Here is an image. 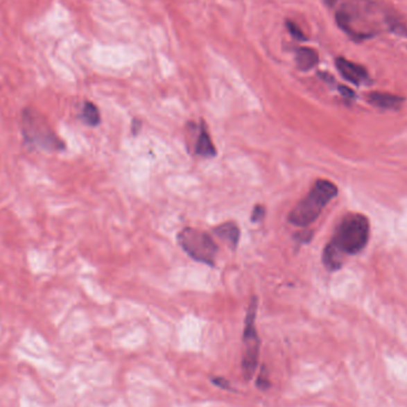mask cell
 <instances>
[{
	"instance_id": "cell-1",
	"label": "cell",
	"mask_w": 407,
	"mask_h": 407,
	"mask_svg": "<svg viewBox=\"0 0 407 407\" xmlns=\"http://www.w3.org/2000/svg\"><path fill=\"white\" fill-rule=\"evenodd\" d=\"M336 21L345 34L357 41L373 37L383 29L397 30L398 33L401 29L399 23L370 0H352L340 6L336 12Z\"/></svg>"
},
{
	"instance_id": "cell-2",
	"label": "cell",
	"mask_w": 407,
	"mask_h": 407,
	"mask_svg": "<svg viewBox=\"0 0 407 407\" xmlns=\"http://www.w3.org/2000/svg\"><path fill=\"white\" fill-rule=\"evenodd\" d=\"M370 220L361 214H349L342 219L336 234L324 249L323 262L327 268L336 270L345 255H355L370 241Z\"/></svg>"
},
{
	"instance_id": "cell-3",
	"label": "cell",
	"mask_w": 407,
	"mask_h": 407,
	"mask_svg": "<svg viewBox=\"0 0 407 407\" xmlns=\"http://www.w3.org/2000/svg\"><path fill=\"white\" fill-rule=\"evenodd\" d=\"M338 193V189L331 181L320 179L312 186L306 197L294 206L288 222L294 227H306L318 218L322 211Z\"/></svg>"
},
{
	"instance_id": "cell-4",
	"label": "cell",
	"mask_w": 407,
	"mask_h": 407,
	"mask_svg": "<svg viewBox=\"0 0 407 407\" xmlns=\"http://www.w3.org/2000/svg\"><path fill=\"white\" fill-rule=\"evenodd\" d=\"M21 134L30 147L46 153H58L66 148V144L55 132L46 118L31 107H26L21 114Z\"/></svg>"
},
{
	"instance_id": "cell-5",
	"label": "cell",
	"mask_w": 407,
	"mask_h": 407,
	"mask_svg": "<svg viewBox=\"0 0 407 407\" xmlns=\"http://www.w3.org/2000/svg\"><path fill=\"white\" fill-rule=\"evenodd\" d=\"M177 242L184 252L197 262L214 266L218 245L205 231L185 227L177 234Z\"/></svg>"
},
{
	"instance_id": "cell-6",
	"label": "cell",
	"mask_w": 407,
	"mask_h": 407,
	"mask_svg": "<svg viewBox=\"0 0 407 407\" xmlns=\"http://www.w3.org/2000/svg\"><path fill=\"white\" fill-rule=\"evenodd\" d=\"M257 298L252 297L249 304L247 317L244 322L243 343L245 347L243 357H242V368H243L245 380L252 379L257 370L260 356V338L257 330Z\"/></svg>"
},
{
	"instance_id": "cell-7",
	"label": "cell",
	"mask_w": 407,
	"mask_h": 407,
	"mask_svg": "<svg viewBox=\"0 0 407 407\" xmlns=\"http://www.w3.org/2000/svg\"><path fill=\"white\" fill-rule=\"evenodd\" d=\"M336 68L345 80L354 85H360L368 79V71L361 64L349 61L345 58H337Z\"/></svg>"
},
{
	"instance_id": "cell-8",
	"label": "cell",
	"mask_w": 407,
	"mask_h": 407,
	"mask_svg": "<svg viewBox=\"0 0 407 407\" xmlns=\"http://www.w3.org/2000/svg\"><path fill=\"white\" fill-rule=\"evenodd\" d=\"M214 234L222 239L223 242H225L229 245V248L232 250L237 248L239 239H241V231L236 223H223L218 227H214Z\"/></svg>"
},
{
	"instance_id": "cell-9",
	"label": "cell",
	"mask_w": 407,
	"mask_h": 407,
	"mask_svg": "<svg viewBox=\"0 0 407 407\" xmlns=\"http://www.w3.org/2000/svg\"><path fill=\"white\" fill-rule=\"evenodd\" d=\"M194 153L199 156H204V157H214L217 155V150L214 147V142L211 139L210 134L207 131L206 124L202 122L200 128H199V134H198L197 142H196V147H194Z\"/></svg>"
},
{
	"instance_id": "cell-10",
	"label": "cell",
	"mask_w": 407,
	"mask_h": 407,
	"mask_svg": "<svg viewBox=\"0 0 407 407\" xmlns=\"http://www.w3.org/2000/svg\"><path fill=\"white\" fill-rule=\"evenodd\" d=\"M368 101L374 106L381 109H399L403 104L404 98L395 96L392 93L372 92L368 94Z\"/></svg>"
},
{
	"instance_id": "cell-11",
	"label": "cell",
	"mask_w": 407,
	"mask_h": 407,
	"mask_svg": "<svg viewBox=\"0 0 407 407\" xmlns=\"http://www.w3.org/2000/svg\"><path fill=\"white\" fill-rule=\"evenodd\" d=\"M295 62L299 69L302 71H307L315 67L319 62L318 53L309 46H302L297 51Z\"/></svg>"
},
{
	"instance_id": "cell-12",
	"label": "cell",
	"mask_w": 407,
	"mask_h": 407,
	"mask_svg": "<svg viewBox=\"0 0 407 407\" xmlns=\"http://www.w3.org/2000/svg\"><path fill=\"white\" fill-rule=\"evenodd\" d=\"M81 119L84 121L85 124L89 126H97L101 124V112L92 101H85L81 110Z\"/></svg>"
},
{
	"instance_id": "cell-13",
	"label": "cell",
	"mask_w": 407,
	"mask_h": 407,
	"mask_svg": "<svg viewBox=\"0 0 407 407\" xmlns=\"http://www.w3.org/2000/svg\"><path fill=\"white\" fill-rule=\"evenodd\" d=\"M286 28H287L288 33H290L291 36H292L294 40H297V41H306V36H305V34L302 33V29H300L293 21L287 19V21H286Z\"/></svg>"
},
{
	"instance_id": "cell-14",
	"label": "cell",
	"mask_w": 407,
	"mask_h": 407,
	"mask_svg": "<svg viewBox=\"0 0 407 407\" xmlns=\"http://www.w3.org/2000/svg\"><path fill=\"white\" fill-rule=\"evenodd\" d=\"M265 206L259 204V205L255 206V207L252 209V217H250V219H252V223H257L260 222V220H262V219L265 218Z\"/></svg>"
},
{
	"instance_id": "cell-15",
	"label": "cell",
	"mask_w": 407,
	"mask_h": 407,
	"mask_svg": "<svg viewBox=\"0 0 407 407\" xmlns=\"http://www.w3.org/2000/svg\"><path fill=\"white\" fill-rule=\"evenodd\" d=\"M311 231H302V232H299L295 235V239H298L299 242H309L311 239Z\"/></svg>"
},
{
	"instance_id": "cell-16",
	"label": "cell",
	"mask_w": 407,
	"mask_h": 407,
	"mask_svg": "<svg viewBox=\"0 0 407 407\" xmlns=\"http://www.w3.org/2000/svg\"><path fill=\"white\" fill-rule=\"evenodd\" d=\"M340 89V92L342 93V96L345 98H353L354 97V92L352 89H348V87H345V86H340L338 87Z\"/></svg>"
},
{
	"instance_id": "cell-17",
	"label": "cell",
	"mask_w": 407,
	"mask_h": 407,
	"mask_svg": "<svg viewBox=\"0 0 407 407\" xmlns=\"http://www.w3.org/2000/svg\"><path fill=\"white\" fill-rule=\"evenodd\" d=\"M139 125H141V121L134 119V123H132V134H134L135 136L139 134Z\"/></svg>"
},
{
	"instance_id": "cell-18",
	"label": "cell",
	"mask_w": 407,
	"mask_h": 407,
	"mask_svg": "<svg viewBox=\"0 0 407 407\" xmlns=\"http://www.w3.org/2000/svg\"><path fill=\"white\" fill-rule=\"evenodd\" d=\"M323 1L324 4L327 5V6H329V8H334V6L336 5V3L338 1V0H323Z\"/></svg>"
}]
</instances>
